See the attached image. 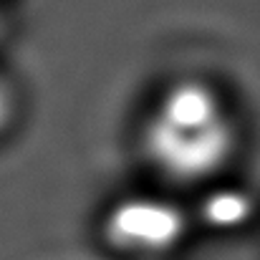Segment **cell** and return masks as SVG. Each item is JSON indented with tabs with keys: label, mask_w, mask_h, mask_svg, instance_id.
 <instances>
[{
	"label": "cell",
	"mask_w": 260,
	"mask_h": 260,
	"mask_svg": "<svg viewBox=\"0 0 260 260\" xmlns=\"http://www.w3.org/2000/svg\"><path fill=\"white\" fill-rule=\"evenodd\" d=\"M240 142V119L228 93L202 76L167 81L147 104L137 132L142 162L172 192L220 182Z\"/></svg>",
	"instance_id": "obj_1"
},
{
	"label": "cell",
	"mask_w": 260,
	"mask_h": 260,
	"mask_svg": "<svg viewBox=\"0 0 260 260\" xmlns=\"http://www.w3.org/2000/svg\"><path fill=\"white\" fill-rule=\"evenodd\" d=\"M194 230L192 210L172 189L126 192L99 217V243L114 260H177Z\"/></svg>",
	"instance_id": "obj_2"
},
{
	"label": "cell",
	"mask_w": 260,
	"mask_h": 260,
	"mask_svg": "<svg viewBox=\"0 0 260 260\" xmlns=\"http://www.w3.org/2000/svg\"><path fill=\"white\" fill-rule=\"evenodd\" d=\"M253 217H255L253 194L240 187H220V182L205 187V194L192 210L194 228H207L212 233H238Z\"/></svg>",
	"instance_id": "obj_3"
},
{
	"label": "cell",
	"mask_w": 260,
	"mask_h": 260,
	"mask_svg": "<svg viewBox=\"0 0 260 260\" xmlns=\"http://www.w3.org/2000/svg\"><path fill=\"white\" fill-rule=\"evenodd\" d=\"M20 111H23V96H20V88L15 84V79L0 69V139H5L18 119H20Z\"/></svg>",
	"instance_id": "obj_4"
},
{
	"label": "cell",
	"mask_w": 260,
	"mask_h": 260,
	"mask_svg": "<svg viewBox=\"0 0 260 260\" xmlns=\"http://www.w3.org/2000/svg\"><path fill=\"white\" fill-rule=\"evenodd\" d=\"M5 30V8H3V3H0V33Z\"/></svg>",
	"instance_id": "obj_5"
}]
</instances>
